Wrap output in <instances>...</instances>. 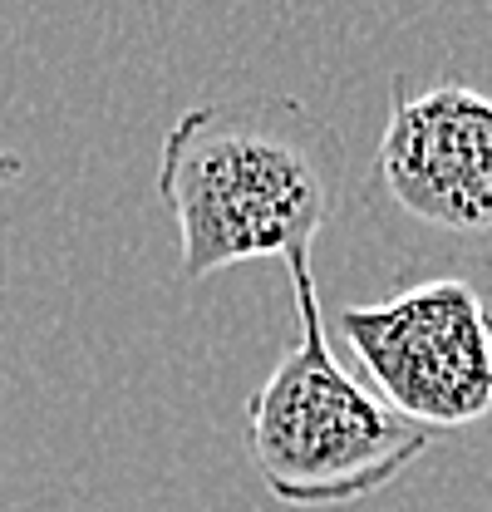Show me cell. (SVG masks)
<instances>
[{
	"instance_id": "1",
	"label": "cell",
	"mask_w": 492,
	"mask_h": 512,
	"mask_svg": "<svg viewBox=\"0 0 492 512\" xmlns=\"http://www.w3.org/2000/svg\"><path fill=\"white\" fill-rule=\"evenodd\" d=\"M345 188L340 133L286 94L197 104L168 128L158 158V197L178 222L187 281L256 256L310 252Z\"/></svg>"
},
{
	"instance_id": "2",
	"label": "cell",
	"mask_w": 492,
	"mask_h": 512,
	"mask_svg": "<svg viewBox=\"0 0 492 512\" xmlns=\"http://www.w3.org/2000/svg\"><path fill=\"white\" fill-rule=\"evenodd\" d=\"M296 291V345L246 404V448L266 493L286 508H345L389 488L433 434L399 419L355 380L325 335L310 252L286 256Z\"/></svg>"
},
{
	"instance_id": "3",
	"label": "cell",
	"mask_w": 492,
	"mask_h": 512,
	"mask_svg": "<svg viewBox=\"0 0 492 512\" xmlns=\"http://www.w3.org/2000/svg\"><path fill=\"white\" fill-rule=\"evenodd\" d=\"M379 232L419 261L492 266V99L394 74L389 119L365 178Z\"/></svg>"
},
{
	"instance_id": "4",
	"label": "cell",
	"mask_w": 492,
	"mask_h": 512,
	"mask_svg": "<svg viewBox=\"0 0 492 512\" xmlns=\"http://www.w3.org/2000/svg\"><path fill=\"white\" fill-rule=\"evenodd\" d=\"M340 335L379 399L433 439L492 414V316L468 281L433 276L379 306H350Z\"/></svg>"
},
{
	"instance_id": "5",
	"label": "cell",
	"mask_w": 492,
	"mask_h": 512,
	"mask_svg": "<svg viewBox=\"0 0 492 512\" xmlns=\"http://www.w3.org/2000/svg\"><path fill=\"white\" fill-rule=\"evenodd\" d=\"M20 173H25V158H20V153H10V148H0V188L20 183Z\"/></svg>"
}]
</instances>
